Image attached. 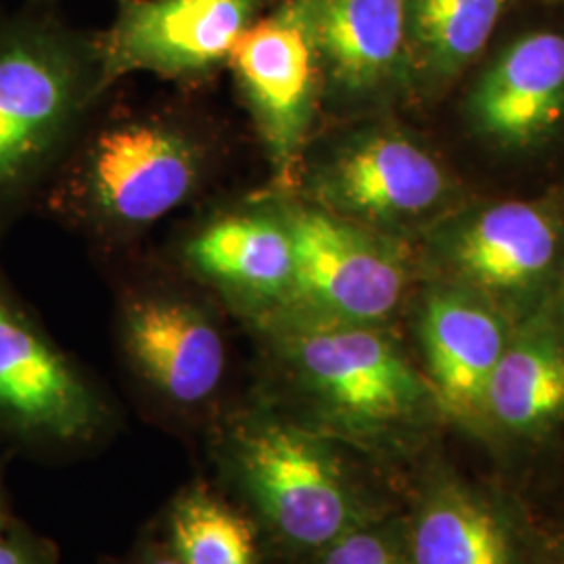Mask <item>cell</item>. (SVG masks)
<instances>
[{"label":"cell","mask_w":564,"mask_h":564,"mask_svg":"<svg viewBox=\"0 0 564 564\" xmlns=\"http://www.w3.org/2000/svg\"><path fill=\"white\" fill-rule=\"evenodd\" d=\"M230 158L228 128L193 93L132 101L113 88L82 123L36 212L107 262L207 202Z\"/></svg>","instance_id":"cell-1"},{"label":"cell","mask_w":564,"mask_h":564,"mask_svg":"<svg viewBox=\"0 0 564 564\" xmlns=\"http://www.w3.org/2000/svg\"><path fill=\"white\" fill-rule=\"evenodd\" d=\"M242 328L258 354L256 393L333 442L393 444L437 408L391 326L281 312Z\"/></svg>","instance_id":"cell-2"},{"label":"cell","mask_w":564,"mask_h":564,"mask_svg":"<svg viewBox=\"0 0 564 564\" xmlns=\"http://www.w3.org/2000/svg\"><path fill=\"white\" fill-rule=\"evenodd\" d=\"M101 97L97 32L63 20L57 7L0 9V245L36 212Z\"/></svg>","instance_id":"cell-3"},{"label":"cell","mask_w":564,"mask_h":564,"mask_svg":"<svg viewBox=\"0 0 564 564\" xmlns=\"http://www.w3.org/2000/svg\"><path fill=\"white\" fill-rule=\"evenodd\" d=\"M333 444L256 391L224 412V470L286 554L316 556L345 531L375 519Z\"/></svg>","instance_id":"cell-4"},{"label":"cell","mask_w":564,"mask_h":564,"mask_svg":"<svg viewBox=\"0 0 564 564\" xmlns=\"http://www.w3.org/2000/svg\"><path fill=\"white\" fill-rule=\"evenodd\" d=\"M107 263H116V343L132 381L170 412L212 410L230 372L223 305L162 253L137 249Z\"/></svg>","instance_id":"cell-5"},{"label":"cell","mask_w":564,"mask_h":564,"mask_svg":"<svg viewBox=\"0 0 564 564\" xmlns=\"http://www.w3.org/2000/svg\"><path fill=\"white\" fill-rule=\"evenodd\" d=\"M337 121L321 126L282 191L410 242L444 216L452 181L412 130L387 113Z\"/></svg>","instance_id":"cell-6"},{"label":"cell","mask_w":564,"mask_h":564,"mask_svg":"<svg viewBox=\"0 0 564 564\" xmlns=\"http://www.w3.org/2000/svg\"><path fill=\"white\" fill-rule=\"evenodd\" d=\"M162 256L241 326L281 314L291 303L293 237L281 191L265 182L197 205Z\"/></svg>","instance_id":"cell-7"},{"label":"cell","mask_w":564,"mask_h":564,"mask_svg":"<svg viewBox=\"0 0 564 564\" xmlns=\"http://www.w3.org/2000/svg\"><path fill=\"white\" fill-rule=\"evenodd\" d=\"M276 191L295 249V284L284 312L323 323L391 326L414 281L412 242Z\"/></svg>","instance_id":"cell-8"},{"label":"cell","mask_w":564,"mask_h":564,"mask_svg":"<svg viewBox=\"0 0 564 564\" xmlns=\"http://www.w3.org/2000/svg\"><path fill=\"white\" fill-rule=\"evenodd\" d=\"M111 419L99 384L0 270V440L36 454L74 452L95 444Z\"/></svg>","instance_id":"cell-9"},{"label":"cell","mask_w":564,"mask_h":564,"mask_svg":"<svg viewBox=\"0 0 564 564\" xmlns=\"http://www.w3.org/2000/svg\"><path fill=\"white\" fill-rule=\"evenodd\" d=\"M226 72L268 165L265 184L289 188L321 130L323 69L303 0H274L237 42Z\"/></svg>","instance_id":"cell-10"},{"label":"cell","mask_w":564,"mask_h":564,"mask_svg":"<svg viewBox=\"0 0 564 564\" xmlns=\"http://www.w3.org/2000/svg\"><path fill=\"white\" fill-rule=\"evenodd\" d=\"M435 281L460 284L512 321L544 302L563 263V220L540 202H496L442 216L423 232Z\"/></svg>","instance_id":"cell-11"},{"label":"cell","mask_w":564,"mask_h":564,"mask_svg":"<svg viewBox=\"0 0 564 564\" xmlns=\"http://www.w3.org/2000/svg\"><path fill=\"white\" fill-rule=\"evenodd\" d=\"M274 0H113L97 30L101 90L132 76H153L195 93L218 80L242 32Z\"/></svg>","instance_id":"cell-12"},{"label":"cell","mask_w":564,"mask_h":564,"mask_svg":"<svg viewBox=\"0 0 564 564\" xmlns=\"http://www.w3.org/2000/svg\"><path fill=\"white\" fill-rule=\"evenodd\" d=\"M323 69L324 118L387 113L408 95V0H303Z\"/></svg>","instance_id":"cell-13"},{"label":"cell","mask_w":564,"mask_h":564,"mask_svg":"<svg viewBox=\"0 0 564 564\" xmlns=\"http://www.w3.org/2000/svg\"><path fill=\"white\" fill-rule=\"evenodd\" d=\"M512 321L479 293L431 281L419 303L424 379L437 410L466 424L487 423V391Z\"/></svg>","instance_id":"cell-14"},{"label":"cell","mask_w":564,"mask_h":564,"mask_svg":"<svg viewBox=\"0 0 564 564\" xmlns=\"http://www.w3.org/2000/svg\"><path fill=\"white\" fill-rule=\"evenodd\" d=\"M475 130L502 149H531L564 123V36L529 32L485 67L468 97Z\"/></svg>","instance_id":"cell-15"},{"label":"cell","mask_w":564,"mask_h":564,"mask_svg":"<svg viewBox=\"0 0 564 564\" xmlns=\"http://www.w3.org/2000/svg\"><path fill=\"white\" fill-rule=\"evenodd\" d=\"M564 421V297L517 318L487 391V423L540 440Z\"/></svg>","instance_id":"cell-16"},{"label":"cell","mask_w":564,"mask_h":564,"mask_svg":"<svg viewBox=\"0 0 564 564\" xmlns=\"http://www.w3.org/2000/svg\"><path fill=\"white\" fill-rule=\"evenodd\" d=\"M403 538L410 564H521L505 517L456 481L424 494Z\"/></svg>","instance_id":"cell-17"},{"label":"cell","mask_w":564,"mask_h":564,"mask_svg":"<svg viewBox=\"0 0 564 564\" xmlns=\"http://www.w3.org/2000/svg\"><path fill=\"white\" fill-rule=\"evenodd\" d=\"M510 0H408V95H431L484 53Z\"/></svg>","instance_id":"cell-18"},{"label":"cell","mask_w":564,"mask_h":564,"mask_svg":"<svg viewBox=\"0 0 564 564\" xmlns=\"http://www.w3.org/2000/svg\"><path fill=\"white\" fill-rule=\"evenodd\" d=\"M167 542L182 564H258L253 521L205 487L172 505Z\"/></svg>","instance_id":"cell-19"},{"label":"cell","mask_w":564,"mask_h":564,"mask_svg":"<svg viewBox=\"0 0 564 564\" xmlns=\"http://www.w3.org/2000/svg\"><path fill=\"white\" fill-rule=\"evenodd\" d=\"M314 558L316 564H410L402 531L377 519L345 531Z\"/></svg>","instance_id":"cell-20"},{"label":"cell","mask_w":564,"mask_h":564,"mask_svg":"<svg viewBox=\"0 0 564 564\" xmlns=\"http://www.w3.org/2000/svg\"><path fill=\"white\" fill-rule=\"evenodd\" d=\"M59 550L51 540L15 519L0 533V564H57Z\"/></svg>","instance_id":"cell-21"},{"label":"cell","mask_w":564,"mask_h":564,"mask_svg":"<svg viewBox=\"0 0 564 564\" xmlns=\"http://www.w3.org/2000/svg\"><path fill=\"white\" fill-rule=\"evenodd\" d=\"M15 523V517L11 512L9 505V494L4 487V470H2V458H0V533L7 531L11 524Z\"/></svg>","instance_id":"cell-22"},{"label":"cell","mask_w":564,"mask_h":564,"mask_svg":"<svg viewBox=\"0 0 564 564\" xmlns=\"http://www.w3.org/2000/svg\"><path fill=\"white\" fill-rule=\"evenodd\" d=\"M137 564H182L181 558L172 550H162V552H151Z\"/></svg>","instance_id":"cell-23"},{"label":"cell","mask_w":564,"mask_h":564,"mask_svg":"<svg viewBox=\"0 0 564 564\" xmlns=\"http://www.w3.org/2000/svg\"><path fill=\"white\" fill-rule=\"evenodd\" d=\"M28 2H34V4H42V7H57L61 0H28Z\"/></svg>","instance_id":"cell-24"},{"label":"cell","mask_w":564,"mask_h":564,"mask_svg":"<svg viewBox=\"0 0 564 564\" xmlns=\"http://www.w3.org/2000/svg\"><path fill=\"white\" fill-rule=\"evenodd\" d=\"M550 564H564V550L563 552H558V554L552 558V563Z\"/></svg>","instance_id":"cell-25"},{"label":"cell","mask_w":564,"mask_h":564,"mask_svg":"<svg viewBox=\"0 0 564 564\" xmlns=\"http://www.w3.org/2000/svg\"><path fill=\"white\" fill-rule=\"evenodd\" d=\"M563 297H564V295H563Z\"/></svg>","instance_id":"cell-26"}]
</instances>
